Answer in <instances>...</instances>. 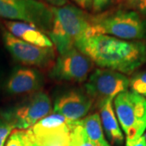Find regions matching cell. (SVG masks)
Wrapping results in <instances>:
<instances>
[{"label": "cell", "instance_id": "11", "mask_svg": "<svg viewBox=\"0 0 146 146\" xmlns=\"http://www.w3.org/2000/svg\"><path fill=\"white\" fill-rule=\"evenodd\" d=\"M92 105L93 101L89 97L80 92L72 91L58 98L54 111L71 121H76L88 114Z\"/></svg>", "mask_w": 146, "mask_h": 146}, {"label": "cell", "instance_id": "13", "mask_svg": "<svg viewBox=\"0 0 146 146\" xmlns=\"http://www.w3.org/2000/svg\"><path fill=\"white\" fill-rule=\"evenodd\" d=\"M4 28L13 36L24 42L39 47L53 48V43L49 36L35 25L21 21H4Z\"/></svg>", "mask_w": 146, "mask_h": 146}, {"label": "cell", "instance_id": "3", "mask_svg": "<svg viewBox=\"0 0 146 146\" xmlns=\"http://www.w3.org/2000/svg\"><path fill=\"white\" fill-rule=\"evenodd\" d=\"M105 34L121 40H137L146 35V22L136 11L118 10L91 16V36Z\"/></svg>", "mask_w": 146, "mask_h": 146}, {"label": "cell", "instance_id": "16", "mask_svg": "<svg viewBox=\"0 0 146 146\" xmlns=\"http://www.w3.org/2000/svg\"><path fill=\"white\" fill-rule=\"evenodd\" d=\"M70 145L72 146H96L89 139L80 119L72 121L70 131Z\"/></svg>", "mask_w": 146, "mask_h": 146}, {"label": "cell", "instance_id": "20", "mask_svg": "<svg viewBox=\"0 0 146 146\" xmlns=\"http://www.w3.org/2000/svg\"><path fill=\"white\" fill-rule=\"evenodd\" d=\"M111 0H93L92 7L94 11H101L108 5Z\"/></svg>", "mask_w": 146, "mask_h": 146}, {"label": "cell", "instance_id": "27", "mask_svg": "<svg viewBox=\"0 0 146 146\" xmlns=\"http://www.w3.org/2000/svg\"><path fill=\"white\" fill-rule=\"evenodd\" d=\"M69 146H72V145H69Z\"/></svg>", "mask_w": 146, "mask_h": 146}, {"label": "cell", "instance_id": "18", "mask_svg": "<svg viewBox=\"0 0 146 146\" xmlns=\"http://www.w3.org/2000/svg\"><path fill=\"white\" fill-rule=\"evenodd\" d=\"M15 129L13 124L7 120L0 122V146H4L6 140Z\"/></svg>", "mask_w": 146, "mask_h": 146}, {"label": "cell", "instance_id": "24", "mask_svg": "<svg viewBox=\"0 0 146 146\" xmlns=\"http://www.w3.org/2000/svg\"><path fill=\"white\" fill-rule=\"evenodd\" d=\"M45 1L54 6V7H63V6L67 5V3H68V0H45Z\"/></svg>", "mask_w": 146, "mask_h": 146}, {"label": "cell", "instance_id": "25", "mask_svg": "<svg viewBox=\"0 0 146 146\" xmlns=\"http://www.w3.org/2000/svg\"><path fill=\"white\" fill-rule=\"evenodd\" d=\"M121 4L129 7H135L138 0H117Z\"/></svg>", "mask_w": 146, "mask_h": 146}, {"label": "cell", "instance_id": "10", "mask_svg": "<svg viewBox=\"0 0 146 146\" xmlns=\"http://www.w3.org/2000/svg\"><path fill=\"white\" fill-rule=\"evenodd\" d=\"M91 69V60L76 48H73L58 58L51 76L59 80L83 82Z\"/></svg>", "mask_w": 146, "mask_h": 146}, {"label": "cell", "instance_id": "12", "mask_svg": "<svg viewBox=\"0 0 146 146\" xmlns=\"http://www.w3.org/2000/svg\"><path fill=\"white\" fill-rule=\"evenodd\" d=\"M42 76L34 69L21 68L11 73L6 84L11 94H23L36 91L42 86Z\"/></svg>", "mask_w": 146, "mask_h": 146}, {"label": "cell", "instance_id": "21", "mask_svg": "<svg viewBox=\"0 0 146 146\" xmlns=\"http://www.w3.org/2000/svg\"><path fill=\"white\" fill-rule=\"evenodd\" d=\"M126 146H146L145 136H141L135 141H126Z\"/></svg>", "mask_w": 146, "mask_h": 146}, {"label": "cell", "instance_id": "17", "mask_svg": "<svg viewBox=\"0 0 146 146\" xmlns=\"http://www.w3.org/2000/svg\"><path fill=\"white\" fill-rule=\"evenodd\" d=\"M129 86L132 92L146 97V72L136 74L130 80Z\"/></svg>", "mask_w": 146, "mask_h": 146}, {"label": "cell", "instance_id": "15", "mask_svg": "<svg viewBox=\"0 0 146 146\" xmlns=\"http://www.w3.org/2000/svg\"><path fill=\"white\" fill-rule=\"evenodd\" d=\"M87 136L96 146H110L106 140L99 115L95 113L80 119Z\"/></svg>", "mask_w": 146, "mask_h": 146}, {"label": "cell", "instance_id": "2", "mask_svg": "<svg viewBox=\"0 0 146 146\" xmlns=\"http://www.w3.org/2000/svg\"><path fill=\"white\" fill-rule=\"evenodd\" d=\"M53 25L48 33L60 54L76 48L80 41L91 36V16L72 5L51 7Z\"/></svg>", "mask_w": 146, "mask_h": 146}, {"label": "cell", "instance_id": "23", "mask_svg": "<svg viewBox=\"0 0 146 146\" xmlns=\"http://www.w3.org/2000/svg\"><path fill=\"white\" fill-rule=\"evenodd\" d=\"M135 7L143 15L146 16V0H138Z\"/></svg>", "mask_w": 146, "mask_h": 146}, {"label": "cell", "instance_id": "6", "mask_svg": "<svg viewBox=\"0 0 146 146\" xmlns=\"http://www.w3.org/2000/svg\"><path fill=\"white\" fill-rule=\"evenodd\" d=\"M72 121L54 113L39 120L31 127L33 139L42 146H69Z\"/></svg>", "mask_w": 146, "mask_h": 146}, {"label": "cell", "instance_id": "26", "mask_svg": "<svg viewBox=\"0 0 146 146\" xmlns=\"http://www.w3.org/2000/svg\"><path fill=\"white\" fill-rule=\"evenodd\" d=\"M144 136H145V141H146V132L145 133V135H144Z\"/></svg>", "mask_w": 146, "mask_h": 146}, {"label": "cell", "instance_id": "14", "mask_svg": "<svg viewBox=\"0 0 146 146\" xmlns=\"http://www.w3.org/2000/svg\"><path fill=\"white\" fill-rule=\"evenodd\" d=\"M101 123L105 133L111 144L119 146L123 144V135L114 111L112 100H106L100 104Z\"/></svg>", "mask_w": 146, "mask_h": 146}, {"label": "cell", "instance_id": "7", "mask_svg": "<svg viewBox=\"0 0 146 146\" xmlns=\"http://www.w3.org/2000/svg\"><path fill=\"white\" fill-rule=\"evenodd\" d=\"M129 84V79L122 73L109 69H97L90 76L85 88L87 94L98 100L100 105L126 91Z\"/></svg>", "mask_w": 146, "mask_h": 146}, {"label": "cell", "instance_id": "19", "mask_svg": "<svg viewBox=\"0 0 146 146\" xmlns=\"http://www.w3.org/2000/svg\"><path fill=\"white\" fill-rule=\"evenodd\" d=\"M6 146H24L21 130L13 131L8 137V140L6 143Z\"/></svg>", "mask_w": 146, "mask_h": 146}, {"label": "cell", "instance_id": "1", "mask_svg": "<svg viewBox=\"0 0 146 146\" xmlns=\"http://www.w3.org/2000/svg\"><path fill=\"white\" fill-rule=\"evenodd\" d=\"M76 48L91 61L103 68L120 73H131L146 61V46L142 42H130L98 34L76 44Z\"/></svg>", "mask_w": 146, "mask_h": 146}, {"label": "cell", "instance_id": "5", "mask_svg": "<svg viewBox=\"0 0 146 146\" xmlns=\"http://www.w3.org/2000/svg\"><path fill=\"white\" fill-rule=\"evenodd\" d=\"M0 17L32 24L46 33L54 19L51 7L39 0H0Z\"/></svg>", "mask_w": 146, "mask_h": 146}, {"label": "cell", "instance_id": "8", "mask_svg": "<svg viewBox=\"0 0 146 146\" xmlns=\"http://www.w3.org/2000/svg\"><path fill=\"white\" fill-rule=\"evenodd\" d=\"M50 110L51 102L47 94L38 92L23 105L7 112L5 119L11 123L15 128L26 130L47 116Z\"/></svg>", "mask_w": 146, "mask_h": 146}, {"label": "cell", "instance_id": "22", "mask_svg": "<svg viewBox=\"0 0 146 146\" xmlns=\"http://www.w3.org/2000/svg\"><path fill=\"white\" fill-rule=\"evenodd\" d=\"M77 5L83 9H90L93 5V0H74Z\"/></svg>", "mask_w": 146, "mask_h": 146}, {"label": "cell", "instance_id": "4", "mask_svg": "<svg viewBox=\"0 0 146 146\" xmlns=\"http://www.w3.org/2000/svg\"><path fill=\"white\" fill-rule=\"evenodd\" d=\"M115 115L125 133L127 141H135L146 130V99L132 91L126 90L114 100Z\"/></svg>", "mask_w": 146, "mask_h": 146}, {"label": "cell", "instance_id": "9", "mask_svg": "<svg viewBox=\"0 0 146 146\" xmlns=\"http://www.w3.org/2000/svg\"><path fill=\"white\" fill-rule=\"evenodd\" d=\"M2 36L7 50L16 61L23 64L44 67L54 57L53 48L39 47L24 42L13 36L4 27L2 28Z\"/></svg>", "mask_w": 146, "mask_h": 146}]
</instances>
